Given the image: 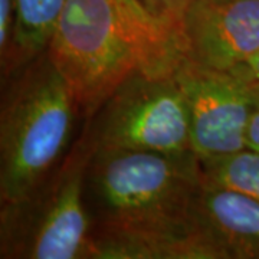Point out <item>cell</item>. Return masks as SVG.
<instances>
[{
  "instance_id": "obj_1",
  "label": "cell",
  "mask_w": 259,
  "mask_h": 259,
  "mask_svg": "<svg viewBox=\"0 0 259 259\" xmlns=\"http://www.w3.org/2000/svg\"><path fill=\"white\" fill-rule=\"evenodd\" d=\"M194 154L93 150L85 176L91 259H221L194 221Z\"/></svg>"
},
{
  "instance_id": "obj_2",
  "label": "cell",
  "mask_w": 259,
  "mask_h": 259,
  "mask_svg": "<svg viewBox=\"0 0 259 259\" xmlns=\"http://www.w3.org/2000/svg\"><path fill=\"white\" fill-rule=\"evenodd\" d=\"M48 54L91 118L121 83L139 74H173L176 30L140 0H68Z\"/></svg>"
},
{
  "instance_id": "obj_3",
  "label": "cell",
  "mask_w": 259,
  "mask_h": 259,
  "mask_svg": "<svg viewBox=\"0 0 259 259\" xmlns=\"http://www.w3.org/2000/svg\"><path fill=\"white\" fill-rule=\"evenodd\" d=\"M79 105L45 51L2 81L0 204L40 185L74 146Z\"/></svg>"
},
{
  "instance_id": "obj_4",
  "label": "cell",
  "mask_w": 259,
  "mask_h": 259,
  "mask_svg": "<svg viewBox=\"0 0 259 259\" xmlns=\"http://www.w3.org/2000/svg\"><path fill=\"white\" fill-rule=\"evenodd\" d=\"M93 147L82 134L29 193L0 204L2 259H91L85 176Z\"/></svg>"
},
{
  "instance_id": "obj_5",
  "label": "cell",
  "mask_w": 259,
  "mask_h": 259,
  "mask_svg": "<svg viewBox=\"0 0 259 259\" xmlns=\"http://www.w3.org/2000/svg\"><path fill=\"white\" fill-rule=\"evenodd\" d=\"M81 134L93 150L194 154L189 111L175 74L128 78L87 120Z\"/></svg>"
},
{
  "instance_id": "obj_6",
  "label": "cell",
  "mask_w": 259,
  "mask_h": 259,
  "mask_svg": "<svg viewBox=\"0 0 259 259\" xmlns=\"http://www.w3.org/2000/svg\"><path fill=\"white\" fill-rule=\"evenodd\" d=\"M175 79L185 97L192 147L199 161L246 148V133L259 95L232 71L213 69L180 56Z\"/></svg>"
},
{
  "instance_id": "obj_7",
  "label": "cell",
  "mask_w": 259,
  "mask_h": 259,
  "mask_svg": "<svg viewBox=\"0 0 259 259\" xmlns=\"http://www.w3.org/2000/svg\"><path fill=\"white\" fill-rule=\"evenodd\" d=\"M175 29L182 56L233 71L259 54V0H190Z\"/></svg>"
},
{
  "instance_id": "obj_8",
  "label": "cell",
  "mask_w": 259,
  "mask_h": 259,
  "mask_svg": "<svg viewBox=\"0 0 259 259\" xmlns=\"http://www.w3.org/2000/svg\"><path fill=\"white\" fill-rule=\"evenodd\" d=\"M194 221L221 259H259V199L203 180L194 200Z\"/></svg>"
},
{
  "instance_id": "obj_9",
  "label": "cell",
  "mask_w": 259,
  "mask_h": 259,
  "mask_svg": "<svg viewBox=\"0 0 259 259\" xmlns=\"http://www.w3.org/2000/svg\"><path fill=\"white\" fill-rule=\"evenodd\" d=\"M68 0H16V23L8 61L0 66L2 81L44 54Z\"/></svg>"
},
{
  "instance_id": "obj_10",
  "label": "cell",
  "mask_w": 259,
  "mask_h": 259,
  "mask_svg": "<svg viewBox=\"0 0 259 259\" xmlns=\"http://www.w3.org/2000/svg\"><path fill=\"white\" fill-rule=\"evenodd\" d=\"M203 180L252 194L259 199V153L245 148L229 156L200 161Z\"/></svg>"
},
{
  "instance_id": "obj_11",
  "label": "cell",
  "mask_w": 259,
  "mask_h": 259,
  "mask_svg": "<svg viewBox=\"0 0 259 259\" xmlns=\"http://www.w3.org/2000/svg\"><path fill=\"white\" fill-rule=\"evenodd\" d=\"M16 23V0H0V66L8 61Z\"/></svg>"
},
{
  "instance_id": "obj_12",
  "label": "cell",
  "mask_w": 259,
  "mask_h": 259,
  "mask_svg": "<svg viewBox=\"0 0 259 259\" xmlns=\"http://www.w3.org/2000/svg\"><path fill=\"white\" fill-rule=\"evenodd\" d=\"M140 2L146 6L148 12H151L158 19L170 23L173 28H176V23L182 16L183 10L190 3V0H140Z\"/></svg>"
},
{
  "instance_id": "obj_13",
  "label": "cell",
  "mask_w": 259,
  "mask_h": 259,
  "mask_svg": "<svg viewBox=\"0 0 259 259\" xmlns=\"http://www.w3.org/2000/svg\"><path fill=\"white\" fill-rule=\"evenodd\" d=\"M232 72H235L236 75H239L242 79H245L252 87V90L259 95V54L253 56L249 62L233 69Z\"/></svg>"
},
{
  "instance_id": "obj_14",
  "label": "cell",
  "mask_w": 259,
  "mask_h": 259,
  "mask_svg": "<svg viewBox=\"0 0 259 259\" xmlns=\"http://www.w3.org/2000/svg\"><path fill=\"white\" fill-rule=\"evenodd\" d=\"M246 148L259 153V104L252 114L248 133H246Z\"/></svg>"
}]
</instances>
